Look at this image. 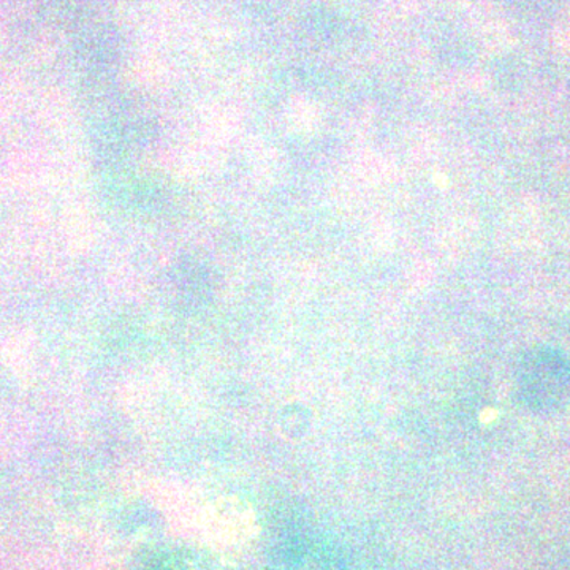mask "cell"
<instances>
[{
  "instance_id": "1",
  "label": "cell",
  "mask_w": 570,
  "mask_h": 570,
  "mask_svg": "<svg viewBox=\"0 0 570 570\" xmlns=\"http://www.w3.org/2000/svg\"><path fill=\"white\" fill-rule=\"evenodd\" d=\"M523 396L535 406L560 403L570 392V367L554 354H535L524 362L520 371Z\"/></svg>"
}]
</instances>
